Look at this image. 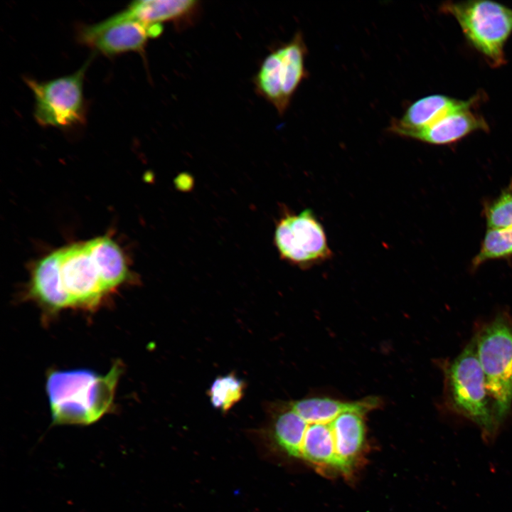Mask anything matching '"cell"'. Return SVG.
<instances>
[{
  "label": "cell",
  "mask_w": 512,
  "mask_h": 512,
  "mask_svg": "<svg viewBox=\"0 0 512 512\" xmlns=\"http://www.w3.org/2000/svg\"><path fill=\"white\" fill-rule=\"evenodd\" d=\"M122 373L119 361L105 375L87 369L50 371L46 388L53 423L87 425L99 420L112 409Z\"/></svg>",
  "instance_id": "cell-1"
},
{
  "label": "cell",
  "mask_w": 512,
  "mask_h": 512,
  "mask_svg": "<svg viewBox=\"0 0 512 512\" xmlns=\"http://www.w3.org/2000/svg\"><path fill=\"white\" fill-rule=\"evenodd\" d=\"M87 243L109 292L126 282L129 276L127 262L115 242L108 237H100Z\"/></svg>",
  "instance_id": "cell-14"
},
{
  "label": "cell",
  "mask_w": 512,
  "mask_h": 512,
  "mask_svg": "<svg viewBox=\"0 0 512 512\" xmlns=\"http://www.w3.org/2000/svg\"><path fill=\"white\" fill-rule=\"evenodd\" d=\"M245 388V380L232 372L216 377L207 393L212 406L225 413L242 399Z\"/></svg>",
  "instance_id": "cell-17"
},
{
  "label": "cell",
  "mask_w": 512,
  "mask_h": 512,
  "mask_svg": "<svg viewBox=\"0 0 512 512\" xmlns=\"http://www.w3.org/2000/svg\"><path fill=\"white\" fill-rule=\"evenodd\" d=\"M60 273L72 307L96 308L109 293L87 241L58 250Z\"/></svg>",
  "instance_id": "cell-8"
},
{
  "label": "cell",
  "mask_w": 512,
  "mask_h": 512,
  "mask_svg": "<svg viewBox=\"0 0 512 512\" xmlns=\"http://www.w3.org/2000/svg\"><path fill=\"white\" fill-rule=\"evenodd\" d=\"M483 213L488 229L512 227V181L496 197L484 203Z\"/></svg>",
  "instance_id": "cell-19"
},
{
  "label": "cell",
  "mask_w": 512,
  "mask_h": 512,
  "mask_svg": "<svg viewBox=\"0 0 512 512\" xmlns=\"http://www.w3.org/2000/svg\"><path fill=\"white\" fill-rule=\"evenodd\" d=\"M163 32L162 24H146L122 11L100 23L81 27L80 43L107 55L142 51L148 39Z\"/></svg>",
  "instance_id": "cell-7"
},
{
  "label": "cell",
  "mask_w": 512,
  "mask_h": 512,
  "mask_svg": "<svg viewBox=\"0 0 512 512\" xmlns=\"http://www.w3.org/2000/svg\"><path fill=\"white\" fill-rule=\"evenodd\" d=\"M285 72L284 96L290 103L291 99L306 75L304 57L306 48L301 33H297L287 44L278 48Z\"/></svg>",
  "instance_id": "cell-16"
},
{
  "label": "cell",
  "mask_w": 512,
  "mask_h": 512,
  "mask_svg": "<svg viewBox=\"0 0 512 512\" xmlns=\"http://www.w3.org/2000/svg\"><path fill=\"white\" fill-rule=\"evenodd\" d=\"M335 419L322 421L303 419L299 459L345 472L337 453Z\"/></svg>",
  "instance_id": "cell-11"
},
{
  "label": "cell",
  "mask_w": 512,
  "mask_h": 512,
  "mask_svg": "<svg viewBox=\"0 0 512 512\" xmlns=\"http://www.w3.org/2000/svg\"><path fill=\"white\" fill-rule=\"evenodd\" d=\"M474 341L487 390L502 424L512 405V322L499 316Z\"/></svg>",
  "instance_id": "cell-4"
},
{
  "label": "cell",
  "mask_w": 512,
  "mask_h": 512,
  "mask_svg": "<svg viewBox=\"0 0 512 512\" xmlns=\"http://www.w3.org/2000/svg\"><path fill=\"white\" fill-rule=\"evenodd\" d=\"M442 12L455 18L467 41L494 67L506 63L504 46L512 33V9L491 1L444 2Z\"/></svg>",
  "instance_id": "cell-3"
},
{
  "label": "cell",
  "mask_w": 512,
  "mask_h": 512,
  "mask_svg": "<svg viewBox=\"0 0 512 512\" xmlns=\"http://www.w3.org/2000/svg\"><path fill=\"white\" fill-rule=\"evenodd\" d=\"M28 296L36 302L47 314L72 307L61 280L58 250L41 258L35 265Z\"/></svg>",
  "instance_id": "cell-10"
},
{
  "label": "cell",
  "mask_w": 512,
  "mask_h": 512,
  "mask_svg": "<svg viewBox=\"0 0 512 512\" xmlns=\"http://www.w3.org/2000/svg\"><path fill=\"white\" fill-rule=\"evenodd\" d=\"M489 130L485 119L470 109L452 112L435 123L411 134L408 138L444 145L456 142L473 132Z\"/></svg>",
  "instance_id": "cell-12"
},
{
  "label": "cell",
  "mask_w": 512,
  "mask_h": 512,
  "mask_svg": "<svg viewBox=\"0 0 512 512\" xmlns=\"http://www.w3.org/2000/svg\"><path fill=\"white\" fill-rule=\"evenodd\" d=\"M284 81V69L277 48L263 60L254 82L257 92L270 102L279 114H283L289 105L283 93Z\"/></svg>",
  "instance_id": "cell-15"
},
{
  "label": "cell",
  "mask_w": 512,
  "mask_h": 512,
  "mask_svg": "<svg viewBox=\"0 0 512 512\" xmlns=\"http://www.w3.org/2000/svg\"><path fill=\"white\" fill-rule=\"evenodd\" d=\"M478 97L466 100L439 94L422 97L412 103L402 117L393 119L388 130L409 137L413 132L430 126L452 112L470 109L477 102Z\"/></svg>",
  "instance_id": "cell-9"
},
{
  "label": "cell",
  "mask_w": 512,
  "mask_h": 512,
  "mask_svg": "<svg viewBox=\"0 0 512 512\" xmlns=\"http://www.w3.org/2000/svg\"><path fill=\"white\" fill-rule=\"evenodd\" d=\"M446 381L454 410L476 424L486 440L494 439L501 424L486 388L474 340L448 366Z\"/></svg>",
  "instance_id": "cell-2"
},
{
  "label": "cell",
  "mask_w": 512,
  "mask_h": 512,
  "mask_svg": "<svg viewBox=\"0 0 512 512\" xmlns=\"http://www.w3.org/2000/svg\"><path fill=\"white\" fill-rule=\"evenodd\" d=\"M195 0H140L132 2L124 12L146 24L174 22L177 26L190 23L199 10Z\"/></svg>",
  "instance_id": "cell-13"
},
{
  "label": "cell",
  "mask_w": 512,
  "mask_h": 512,
  "mask_svg": "<svg viewBox=\"0 0 512 512\" xmlns=\"http://www.w3.org/2000/svg\"><path fill=\"white\" fill-rule=\"evenodd\" d=\"M90 63V59L74 73L47 81L24 79L33 94V114L40 125L66 129L85 122L83 82Z\"/></svg>",
  "instance_id": "cell-5"
},
{
  "label": "cell",
  "mask_w": 512,
  "mask_h": 512,
  "mask_svg": "<svg viewBox=\"0 0 512 512\" xmlns=\"http://www.w3.org/2000/svg\"><path fill=\"white\" fill-rule=\"evenodd\" d=\"M512 257V227L487 229L478 253L472 259L471 268L476 270L493 260Z\"/></svg>",
  "instance_id": "cell-18"
},
{
  "label": "cell",
  "mask_w": 512,
  "mask_h": 512,
  "mask_svg": "<svg viewBox=\"0 0 512 512\" xmlns=\"http://www.w3.org/2000/svg\"><path fill=\"white\" fill-rule=\"evenodd\" d=\"M274 243L282 259L302 270L333 257L324 228L310 208L284 213L276 225Z\"/></svg>",
  "instance_id": "cell-6"
}]
</instances>
